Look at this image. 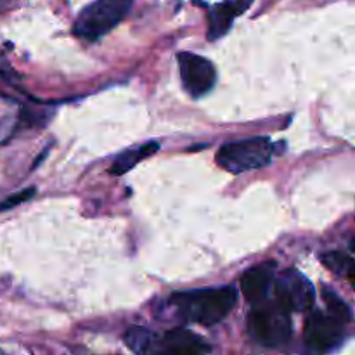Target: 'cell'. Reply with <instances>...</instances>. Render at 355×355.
I'll return each mask as SVG.
<instances>
[{"label":"cell","instance_id":"obj_15","mask_svg":"<svg viewBox=\"0 0 355 355\" xmlns=\"http://www.w3.org/2000/svg\"><path fill=\"white\" fill-rule=\"evenodd\" d=\"M35 193H37V189H35V187H28V189H23V191H19V193L10 194V196L3 198V200H0V211L10 210V208H16V207H19V205L26 203L28 200H31V198L35 196Z\"/></svg>","mask_w":355,"mask_h":355},{"label":"cell","instance_id":"obj_11","mask_svg":"<svg viewBox=\"0 0 355 355\" xmlns=\"http://www.w3.org/2000/svg\"><path fill=\"white\" fill-rule=\"evenodd\" d=\"M158 149H159V144L155 141L144 142V144L127 149V151H123L121 155H118L116 158H114L113 165L110 166V170H107V172H110L111 175H123V173L130 172L134 166H137L142 159H146V158H149V156L155 155Z\"/></svg>","mask_w":355,"mask_h":355},{"label":"cell","instance_id":"obj_4","mask_svg":"<svg viewBox=\"0 0 355 355\" xmlns=\"http://www.w3.org/2000/svg\"><path fill=\"white\" fill-rule=\"evenodd\" d=\"M134 0H94L78 14L73 33L83 40H99L130 12Z\"/></svg>","mask_w":355,"mask_h":355},{"label":"cell","instance_id":"obj_3","mask_svg":"<svg viewBox=\"0 0 355 355\" xmlns=\"http://www.w3.org/2000/svg\"><path fill=\"white\" fill-rule=\"evenodd\" d=\"M274 155L276 146L269 137H250L224 144L215 159L220 168L231 173H243L263 168L272 162Z\"/></svg>","mask_w":355,"mask_h":355},{"label":"cell","instance_id":"obj_10","mask_svg":"<svg viewBox=\"0 0 355 355\" xmlns=\"http://www.w3.org/2000/svg\"><path fill=\"white\" fill-rule=\"evenodd\" d=\"M210 350V345L203 338L187 329H173L163 336H158V347H156V352L186 355L207 354Z\"/></svg>","mask_w":355,"mask_h":355},{"label":"cell","instance_id":"obj_6","mask_svg":"<svg viewBox=\"0 0 355 355\" xmlns=\"http://www.w3.org/2000/svg\"><path fill=\"white\" fill-rule=\"evenodd\" d=\"M345 324L338 318L324 312H312L305 321L304 338L305 343L314 352H331L336 350L345 340Z\"/></svg>","mask_w":355,"mask_h":355},{"label":"cell","instance_id":"obj_1","mask_svg":"<svg viewBox=\"0 0 355 355\" xmlns=\"http://www.w3.org/2000/svg\"><path fill=\"white\" fill-rule=\"evenodd\" d=\"M168 304L184 321L214 326L231 314L238 304V291L234 286L179 291L170 297Z\"/></svg>","mask_w":355,"mask_h":355},{"label":"cell","instance_id":"obj_12","mask_svg":"<svg viewBox=\"0 0 355 355\" xmlns=\"http://www.w3.org/2000/svg\"><path fill=\"white\" fill-rule=\"evenodd\" d=\"M123 340L125 345L135 354L156 352V347H158V335L149 331L148 328H142V326H134V328L128 329Z\"/></svg>","mask_w":355,"mask_h":355},{"label":"cell","instance_id":"obj_13","mask_svg":"<svg viewBox=\"0 0 355 355\" xmlns=\"http://www.w3.org/2000/svg\"><path fill=\"white\" fill-rule=\"evenodd\" d=\"M322 263L338 276H347L352 281V257L343 252H328L322 255Z\"/></svg>","mask_w":355,"mask_h":355},{"label":"cell","instance_id":"obj_8","mask_svg":"<svg viewBox=\"0 0 355 355\" xmlns=\"http://www.w3.org/2000/svg\"><path fill=\"white\" fill-rule=\"evenodd\" d=\"M276 262H263L259 266L252 267L246 270L241 277V290L243 295L252 304H259V302L266 300L267 293H269L270 286L276 277Z\"/></svg>","mask_w":355,"mask_h":355},{"label":"cell","instance_id":"obj_9","mask_svg":"<svg viewBox=\"0 0 355 355\" xmlns=\"http://www.w3.org/2000/svg\"><path fill=\"white\" fill-rule=\"evenodd\" d=\"M252 3L253 0H227L211 7L208 12V40L215 42L224 37L236 17L248 10Z\"/></svg>","mask_w":355,"mask_h":355},{"label":"cell","instance_id":"obj_14","mask_svg":"<svg viewBox=\"0 0 355 355\" xmlns=\"http://www.w3.org/2000/svg\"><path fill=\"white\" fill-rule=\"evenodd\" d=\"M322 297H324L326 307H328V312L335 318H338L340 321L350 322L352 321V309L342 300V298L336 295V291H333L331 288L324 286L322 288Z\"/></svg>","mask_w":355,"mask_h":355},{"label":"cell","instance_id":"obj_5","mask_svg":"<svg viewBox=\"0 0 355 355\" xmlns=\"http://www.w3.org/2000/svg\"><path fill=\"white\" fill-rule=\"evenodd\" d=\"M180 71V82L184 90L193 99L207 96L217 83V69L210 59L193 52H180L177 55Z\"/></svg>","mask_w":355,"mask_h":355},{"label":"cell","instance_id":"obj_7","mask_svg":"<svg viewBox=\"0 0 355 355\" xmlns=\"http://www.w3.org/2000/svg\"><path fill=\"white\" fill-rule=\"evenodd\" d=\"M274 297L288 312H309L315 302V291L304 274L290 269L276 279Z\"/></svg>","mask_w":355,"mask_h":355},{"label":"cell","instance_id":"obj_2","mask_svg":"<svg viewBox=\"0 0 355 355\" xmlns=\"http://www.w3.org/2000/svg\"><path fill=\"white\" fill-rule=\"evenodd\" d=\"M291 312H288L277 302L263 304L259 302V307L253 309L248 315V335L253 342L267 349H277L286 345L291 338Z\"/></svg>","mask_w":355,"mask_h":355}]
</instances>
